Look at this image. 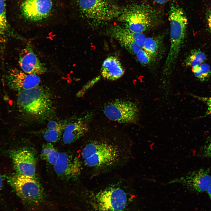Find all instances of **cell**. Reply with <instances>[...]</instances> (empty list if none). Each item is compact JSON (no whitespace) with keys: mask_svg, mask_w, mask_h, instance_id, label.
<instances>
[{"mask_svg":"<svg viewBox=\"0 0 211 211\" xmlns=\"http://www.w3.org/2000/svg\"><path fill=\"white\" fill-rule=\"evenodd\" d=\"M135 196L117 186L87 192L83 200L85 211H132Z\"/></svg>","mask_w":211,"mask_h":211,"instance_id":"cell-1","label":"cell"},{"mask_svg":"<svg viewBox=\"0 0 211 211\" xmlns=\"http://www.w3.org/2000/svg\"><path fill=\"white\" fill-rule=\"evenodd\" d=\"M170 45L164 67L169 74L174 68L185 37L188 20L185 13L178 4H171L169 12Z\"/></svg>","mask_w":211,"mask_h":211,"instance_id":"cell-2","label":"cell"},{"mask_svg":"<svg viewBox=\"0 0 211 211\" xmlns=\"http://www.w3.org/2000/svg\"><path fill=\"white\" fill-rule=\"evenodd\" d=\"M121 151L119 147L105 139L93 140L83 149L82 155L85 164L96 168L112 166L119 161Z\"/></svg>","mask_w":211,"mask_h":211,"instance_id":"cell-3","label":"cell"},{"mask_svg":"<svg viewBox=\"0 0 211 211\" xmlns=\"http://www.w3.org/2000/svg\"><path fill=\"white\" fill-rule=\"evenodd\" d=\"M122 19L125 28L132 32L139 33L155 27L160 19L156 10L143 3L129 6L125 11Z\"/></svg>","mask_w":211,"mask_h":211,"instance_id":"cell-4","label":"cell"},{"mask_svg":"<svg viewBox=\"0 0 211 211\" xmlns=\"http://www.w3.org/2000/svg\"><path fill=\"white\" fill-rule=\"evenodd\" d=\"M17 104L25 113L35 117H41L49 113L52 103L49 94L39 86L20 91Z\"/></svg>","mask_w":211,"mask_h":211,"instance_id":"cell-5","label":"cell"},{"mask_svg":"<svg viewBox=\"0 0 211 211\" xmlns=\"http://www.w3.org/2000/svg\"><path fill=\"white\" fill-rule=\"evenodd\" d=\"M9 182L17 195L28 204L37 205L43 201V189L35 178L18 173L10 178Z\"/></svg>","mask_w":211,"mask_h":211,"instance_id":"cell-6","label":"cell"},{"mask_svg":"<svg viewBox=\"0 0 211 211\" xmlns=\"http://www.w3.org/2000/svg\"><path fill=\"white\" fill-rule=\"evenodd\" d=\"M78 4L87 18L98 22L112 20L121 13L118 7L109 0H79Z\"/></svg>","mask_w":211,"mask_h":211,"instance_id":"cell-7","label":"cell"},{"mask_svg":"<svg viewBox=\"0 0 211 211\" xmlns=\"http://www.w3.org/2000/svg\"><path fill=\"white\" fill-rule=\"evenodd\" d=\"M109 119L121 123H130L138 119L139 110L133 102L125 100H117L107 105L104 110Z\"/></svg>","mask_w":211,"mask_h":211,"instance_id":"cell-8","label":"cell"},{"mask_svg":"<svg viewBox=\"0 0 211 211\" xmlns=\"http://www.w3.org/2000/svg\"><path fill=\"white\" fill-rule=\"evenodd\" d=\"M209 170L200 169L190 172L180 178L171 181L169 183H181L187 189L197 192L207 191L211 185V176Z\"/></svg>","mask_w":211,"mask_h":211,"instance_id":"cell-9","label":"cell"},{"mask_svg":"<svg viewBox=\"0 0 211 211\" xmlns=\"http://www.w3.org/2000/svg\"><path fill=\"white\" fill-rule=\"evenodd\" d=\"M54 169L57 175L61 178L68 180L75 178L81 171L80 162L77 157L70 154L60 152Z\"/></svg>","mask_w":211,"mask_h":211,"instance_id":"cell-10","label":"cell"},{"mask_svg":"<svg viewBox=\"0 0 211 211\" xmlns=\"http://www.w3.org/2000/svg\"><path fill=\"white\" fill-rule=\"evenodd\" d=\"M21 7L25 18L31 21H39L49 16L52 3L51 0H24Z\"/></svg>","mask_w":211,"mask_h":211,"instance_id":"cell-11","label":"cell"},{"mask_svg":"<svg viewBox=\"0 0 211 211\" xmlns=\"http://www.w3.org/2000/svg\"><path fill=\"white\" fill-rule=\"evenodd\" d=\"M15 169L18 173L35 178L36 161L33 152L23 149L15 151L11 154Z\"/></svg>","mask_w":211,"mask_h":211,"instance_id":"cell-12","label":"cell"},{"mask_svg":"<svg viewBox=\"0 0 211 211\" xmlns=\"http://www.w3.org/2000/svg\"><path fill=\"white\" fill-rule=\"evenodd\" d=\"M7 79L11 87L19 91L39 86L40 82V79L38 75L27 74L17 69L9 71Z\"/></svg>","mask_w":211,"mask_h":211,"instance_id":"cell-13","label":"cell"},{"mask_svg":"<svg viewBox=\"0 0 211 211\" xmlns=\"http://www.w3.org/2000/svg\"><path fill=\"white\" fill-rule=\"evenodd\" d=\"M19 64L22 70L28 74L38 76L43 74L47 70L29 45L21 51Z\"/></svg>","mask_w":211,"mask_h":211,"instance_id":"cell-14","label":"cell"},{"mask_svg":"<svg viewBox=\"0 0 211 211\" xmlns=\"http://www.w3.org/2000/svg\"><path fill=\"white\" fill-rule=\"evenodd\" d=\"M87 115L67 125L62 135V140L64 143H73L87 133L89 129V117Z\"/></svg>","mask_w":211,"mask_h":211,"instance_id":"cell-15","label":"cell"},{"mask_svg":"<svg viewBox=\"0 0 211 211\" xmlns=\"http://www.w3.org/2000/svg\"><path fill=\"white\" fill-rule=\"evenodd\" d=\"M109 35L131 54L135 55L142 48L132 39L130 31L124 27L115 25L108 31Z\"/></svg>","mask_w":211,"mask_h":211,"instance_id":"cell-16","label":"cell"},{"mask_svg":"<svg viewBox=\"0 0 211 211\" xmlns=\"http://www.w3.org/2000/svg\"><path fill=\"white\" fill-rule=\"evenodd\" d=\"M125 71L120 59L115 56H111L104 61L101 67V74L106 79L114 81L122 76Z\"/></svg>","mask_w":211,"mask_h":211,"instance_id":"cell-17","label":"cell"},{"mask_svg":"<svg viewBox=\"0 0 211 211\" xmlns=\"http://www.w3.org/2000/svg\"><path fill=\"white\" fill-rule=\"evenodd\" d=\"M67 125L55 121H50L44 135V139L50 143L57 142L63 135Z\"/></svg>","mask_w":211,"mask_h":211,"instance_id":"cell-18","label":"cell"},{"mask_svg":"<svg viewBox=\"0 0 211 211\" xmlns=\"http://www.w3.org/2000/svg\"><path fill=\"white\" fill-rule=\"evenodd\" d=\"M59 153L53 145L50 143L43 145L40 157L42 159L54 166L59 157Z\"/></svg>","mask_w":211,"mask_h":211,"instance_id":"cell-19","label":"cell"},{"mask_svg":"<svg viewBox=\"0 0 211 211\" xmlns=\"http://www.w3.org/2000/svg\"><path fill=\"white\" fill-rule=\"evenodd\" d=\"M160 40L159 38L146 37L142 48L154 58L158 54L161 46Z\"/></svg>","mask_w":211,"mask_h":211,"instance_id":"cell-20","label":"cell"},{"mask_svg":"<svg viewBox=\"0 0 211 211\" xmlns=\"http://www.w3.org/2000/svg\"><path fill=\"white\" fill-rule=\"evenodd\" d=\"M206 55L200 51L193 50L186 58L185 60L186 65L193 67L201 64L206 59Z\"/></svg>","mask_w":211,"mask_h":211,"instance_id":"cell-21","label":"cell"},{"mask_svg":"<svg viewBox=\"0 0 211 211\" xmlns=\"http://www.w3.org/2000/svg\"><path fill=\"white\" fill-rule=\"evenodd\" d=\"M192 70L195 76L201 81L207 80L210 76L211 70L208 64L203 63L192 67Z\"/></svg>","mask_w":211,"mask_h":211,"instance_id":"cell-22","label":"cell"},{"mask_svg":"<svg viewBox=\"0 0 211 211\" xmlns=\"http://www.w3.org/2000/svg\"><path fill=\"white\" fill-rule=\"evenodd\" d=\"M9 30L6 13L5 0H0V34L4 36Z\"/></svg>","mask_w":211,"mask_h":211,"instance_id":"cell-23","label":"cell"},{"mask_svg":"<svg viewBox=\"0 0 211 211\" xmlns=\"http://www.w3.org/2000/svg\"><path fill=\"white\" fill-rule=\"evenodd\" d=\"M139 62L144 66L149 65L154 58L151 55L142 48L135 55Z\"/></svg>","mask_w":211,"mask_h":211,"instance_id":"cell-24","label":"cell"},{"mask_svg":"<svg viewBox=\"0 0 211 211\" xmlns=\"http://www.w3.org/2000/svg\"><path fill=\"white\" fill-rule=\"evenodd\" d=\"M195 98L202 101L207 106V108L206 112L203 117H205L211 114V97H201L193 95Z\"/></svg>","mask_w":211,"mask_h":211,"instance_id":"cell-25","label":"cell"},{"mask_svg":"<svg viewBox=\"0 0 211 211\" xmlns=\"http://www.w3.org/2000/svg\"><path fill=\"white\" fill-rule=\"evenodd\" d=\"M206 18L209 29L211 32V7L209 8L207 11Z\"/></svg>","mask_w":211,"mask_h":211,"instance_id":"cell-26","label":"cell"},{"mask_svg":"<svg viewBox=\"0 0 211 211\" xmlns=\"http://www.w3.org/2000/svg\"><path fill=\"white\" fill-rule=\"evenodd\" d=\"M203 152L205 156L211 157V143L205 147Z\"/></svg>","mask_w":211,"mask_h":211,"instance_id":"cell-27","label":"cell"},{"mask_svg":"<svg viewBox=\"0 0 211 211\" xmlns=\"http://www.w3.org/2000/svg\"><path fill=\"white\" fill-rule=\"evenodd\" d=\"M155 2L159 4H163L167 2L169 0H153Z\"/></svg>","mask_w":211,"mask_h":211,"instance_id":"cell-28","label":"cell"},{"mask_svg":"<svg viewBox=\"0 0 211 211\" xmlns=\"http://www.w3.org/2000/svg\"><path fill=\"white\" fill-rule=\"evenodd\" d=\"M207 191V193L210 197V198L211 199V185L209 187Z\"/></svg>","mask_w":211,"mask_h":211,"instance_id":"cell-29","label":"cell"},{"mask_svg":"<svg viewBox=\"0 0 211 211\" xmlns=\"http://www.w3.org/2000/svg\"><path fill=\"white\" fill-rule=\"evenodd\" d=\"M2 185V179L1 176L0 174V190L1 188Z\"/></svg>","mask_w":211,"mask_h":211,"instance_id":"cell-30","label":"cell"}]
</instances>
